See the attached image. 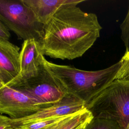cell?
I'll return each mask as SVG.
<instances>
[{
    "mask_svg": "<svg viewBox=\"0 0 129 129\" xmlns=\"http://www.w3.org/2000/svg\"><path fill=\"white\" fill-rule=\"evenodd\" d=\"M77 5L63 7L44 26L40 42L44 55L72 60L81 57L100 37L102 27L97 15Z\"/></svg>",
    "mask_w": 129,
    "mask_h": 129,
    "instance_id": "6da1fadb",
    "label": "cell"
},
{
    "mask_svg": "<svg viewBox=\"0 0 129 129\" xmlns=\"http://www.w3.org/2000/svg\"><path fill=\"white\" fill-rule=\"evenodd\" d=\"M43 63L59 83L65 92L88 104L116 79L121 62L119 60L100 70L87 71L48 61Z\"/></svg>",
    "mask_w": 129,
    "mask_h": 129,
    "instance_id": "7a4b0ae2",
    "label": "cell"
},
{
    "mask_svg": "<svg viewBox=\"0 0 129 129\" xmlns=\"http://www.w3.org/2000/svg\"><path fill=\"white\" fill-rule=\"evenodd\" d=\"M93 118L117 122L122 129L129 122V80L116 79L86 105Z\"/></svg>",
    "mask_w": 129,
    "mask_h": 129,
    "instance_id": "3957f363",
    "label": "cell"
},
{
    "mask_svg": "<svg viewBox=\"0 0 129 129\" xmlns=\"http://www.w3.org/2000/svg\"><path fill=\"white\" fill-rule=\"evenodd\" d=\"M0 21L24 41H41L44 26L38 22L33 12L22 0H0Z\"/></svg>",
    "mask_w": 129,
    "mask_h": 129,
    "instance_id": "277c9868",
    "label": "cell"
},
{
    "mask_svg": "<svg viewBox=\"0 0 129 129\" xmlns=\"http://www.w3.org/2000/svg\"><path fill=\"white\" fill-rule=\"evenodd\" d=\"M48 107L67 94L43 63L38 74L13 87Z\"/></svg>",
    "mask_w": 129,
    "mask_h": 129,
    "instance_id": "5b68a950",
    "label": "cell"
},
{
    "mask_svg": "<svg viewBox=\"0 0 129 129\" xmlns=\"http://www.w3.org/2000/svg\"><path fill=\"white\" fill-rule=\"evenodd\" d=\"M47 107L17 89L5 85L0 90V114L12 119L23 118Z\"/></svg>",
    "mask_w": 129,
    "mask_h": 129,
    "instance_id": "8992f818",
    "label": "cell"
},
{
    "mask_svg": "<svg viewBox=\"0 0 129 129\" xmlns=\"http://www.w3.org/2000/svg\"><path fill=\"white\" fill-rule=\"evenodd\" d=\"M44 57L38 41L35 39L24 40L20 50L19 74L6 85L15 87L36 76L42 65Z\"/></svg>",
    "mask_w": 129,
    "mask_h": 129,
    "instance_id": "52a82bcc",
    "label": "cell"
},
{
    "mask_svg": "<svg viewBox=\"0 0 129 129\" xmlns=\"http://www.w3.org/2000/svg\"><path fill=\"white\" fill-rule=\"evenodd\" d=\"M86 108L84 102L78 98L67 94L59 101L47 107L41 108L29 116L18 119H12L14 128L36 120L49 118L67 116Z\"/></svg>",
    "mask_w": 129,
    "mask_h": 129,
    "instance_id": "ba28073f",
    "label": "cell"
},
{
    "mask_svg": "<svg viewBox=\"0 0 129 129\" xmlns=\"http://www.w3.org/2000/svg\"><path fill=\"white\" fill-rule=\"evenodd\" d=\"M20 55L19 47L0 38V72L6 84L19 74Z\"/></svg>",
    "mask_w": 129,
    "mask_h": 129,
    "instance_id": "9c48e42d",
    "label": "cell"
},
{
    "mask_svg": "<svg viewBox=\"0 0 129 129\" xmlns=\"http://www.w3.org/2000/svg\"><path fill=\"white\" fill-rule=\"evenodd\" d=\"M33 12L37 21L45 26L63 7L78 5L84 0H22Z\"/></svg>",
    "mask_w": 129,
    "mask_h": 129,
    "instance_id": "30bf717a",
    "label": "cell"
},
{
    "mask_svg": "<svg viewBox=\"0 0 129 129\" xmlns=\"http://www.w3.org/2000/svg\"><path fill=\"white\" fill-rule=\"evenodd\" d=\"M93 118L86 108L40 129H80Z\"/></svg>",
    "mask_w": 129,
    "mask_h": 129,
    "instance_id": "8fae6325",
    "label": "cell"
},
{
    "mask_svg": "<svg viewBox=\"0 0 129 129\" xmlns=\"http://www.w3.org/2000/svg\"><path fill=\"white\" fill-rule=\"evenodd\" d=\"M84 129H122L119 124L112 120L103 118H93L87 123Z\"/></svg>",
    "mask_w": 129,
    "mask_h": 129,
    "instance_id": "7c38bea8",
    "label": "cell"
},
{
    "mask_svg": "<svg viewBox=\"0 0 129 129\" xmlns=\"http://www.w3.org/2000/svg\"><path fill=\"white\" fill-rule=\"evenodd\" d=\"M120 37L123 41L126 51L129 50V6L126 17L120 26Z\"/></svg>",
    "mask_w": 129,
    "mask_h": 129,
    "instance_id": "4fadbf2b",
    "label": "cell"
},
{
    "mask_svg": "<svg viewBox=\"0 0 129 129\" xmlns=\"http://www.w3.org/2000/svg\"><path fill=\"white\" fill-rule=\"evenodd\" d=\"M121 66L116 77V79H124L129 76V50L125 51L120 60Z\"/></svg>",
    "mask_w": 129,
    "mask_h": 129,
    "instance_id": "5bb4252c",
    "label": "cell"
},
{
    "mask_svg": "<svg viewBox=\"0 0 129 129\" xmlns=\"http://www.w3.org/2000/svg\"><path fill=\"white\" fill-rule=\"evenodd\" d=\"M14 126L12 119L6 115L0 114V129H14Z\"/></svg>",
    "mask_w": 129,
    "mask_h": 129,
    "instance_id": "9a60e30c",
    "label": "cell"
},
{
    "mask_svg": "<svg viewBox=\"0 0 129 129\" xmlns=\"http://www.w3.org/2000/svg\"><path fill=\"white\" fill-rule=\"evenodd\" d=\"M10 37V31L0 21V38L9 40Z\"/></svg>",
    "mask_w": 129,
    "mask_h": 129,
    "instance_id": "2e32d148",
    "label": "cell"
},
{
    "mask_svg": "<svg viewBox=\"0 0 129 129\" xmlns=\"http://www.w3.org/2000/svg\"><path fill=\"white\" fill-rule=\"evenodd\" d=\"M6 85L4 79L0 72V90L3 88Z\"/></svg>",
    "mask_w": 129,
    "mask_h": 129,
    "instance_id": "e0dca14e",
    "label": "cell"
},
{
    "mask_svg": "<svg viewBox=\"0 0 129 129\" xmlns=\"http://www.w3.org/2000/svg\"><path fill=\"white\" fill-rule=\"evenodd\" d=\"M125 129H129V122H128V124H127Z\"/></svg>",
    "mask_w": 129,
    "mask_h": 129,
    "instance_id": "ac0fdd59",
    "label": "cell"
},
{
    "mask_svg": "<svg viewBox=\"0 0 129 129\" xmlns=\"http://www.w3.org/2000/svg\"><path fill=\"white\" fill-rule=\"evenodd\" d=\"M124 79H125V80H129V76H128L127 77H126Z\"/></svg>",
    "mask_w": 129,
    "mask_h": 129,
    "instance_id": "d6986e66",
    "label": "cell"
},
{
    "mask_svg": "<svg viewBox=\"0 0 129 129\" xmlns=\"http://www.w3.org/2000/svg\"><path fill=\"white\" fill-rule=\"evenodd\" d=\"M14 129H23V128H22L21 127H16V128H14Z\"/></svg>",
    "mask_w": 129,
    "mask_h": 129,
    "instance_id": "ffe728a7",
    "label": "cell"
},
{
    "mask_svg": "<svg viewBox=\"0 0 129 129\" xmlns=\"http://www.w3.org/2000/svg\"><path fill=\"white\" fill-rule=\"evenodd\" d=\"M85 126V125H84ZM84 126H83V127H81L80 129H84Z\"/></svg>",
    "mask_w": 129,
    "mask_h": 129,
    "instance_id": "44dd1931",
    "label": "cell"
}]
</instances>
